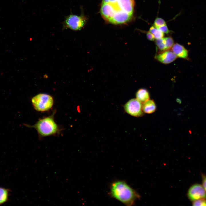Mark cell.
Segmentation results:
<instances>
[{"mask_svg":"<svg viewBox=\"0 0 206 206\" xmlns=\"http://www.w3.org/2000/svg\"><path fill=\"white\" fill-rule=\"evenodd\" d=\"M147 38L148 39L151 41H154L155 38L153 35L149 31L147 32L146 33Z\"/></svg>","mask_w":206,"mask_h":206,"instance_id":"20","label":"cell"},{"mask_svg":"<svg viewBox=\"0 0 206 206\" xmlns=\"http://www.w3.org/2000/svg\"><path fill=\"white\" fill-rule=\"evenodd\" d=\"M171 48L172 51L177 57L188 60V51L183 45L176 43L173 45Z\"/></svg>","mask_w":206,"mask_h":206,"instance_id":"9","label":"cell"},{"mask_svg":"<svg viewBox=\"0 0 206 206\" xmlns=\"http://www.w3.org/2000/svg\"><path fill=\"white\" fill-rule=\"evenodd\" d=\"M143 111L147 114H151L154 112L156 109V106L154 101L151 100H148L143 103L142 105Z\"/></svg>","mask_w":206,"mask_h":206,"instance_id":"10","label":"cell"},{"mask_svg":"<svg viewBox=\"0 0 206 206\" xmlns=\"http://www.w3.org/2000/svg\"><path fill=\"white\" fill-rule=\"evenodd\" d=\"M55 112L51 115L39 120L33 125L25 124V126L34 128L42 137L55 134L59 131L58 126L54 120Z\"/></svg>","mask_w":206,"mask_h":206,"instance_id":"3","label":"cell"},{"mask_svg":"<svg viewBox=\"0 0 206 206\" xmlns=\"http://www.w3.org/2000/svg\"><path fill=\"white\" fill-rule=\"evenodd\" d=\"M134 5V0H102L100 13L110 23H124L132 18Z\"/></svg>","mask_w":206,"mask_h":206,"instance_id":"1","label":"cell"},{"mask_svg":"<svg viewBox=\"0 0 206 206\" xmlns=\"http://www.w3.org/2000/svg\"><path fill=\"white\" fill-rule=\"evenodd\" d=\"M155 42L158 49L160 52L167 50L164 38L156 39Z\"/></svg>","mask_w":206,"mask_h":206,"instance_id":"14","label":"cell"},{"mask_svg":"<svg viewBox=\"0 0 206 206\" xmlns=\"http://www.w3.org/2000/svg\"><path fill=\"white\" fill-rule=\"evenodd\" d=\"M136 99L142 103H143L149 99L150 96L148 90L145 88L138 90L136 93Z\"/></svg>","mask_w":206,"mask_h":206,"instance_id":"11","label":"cell"},{"mask_svg":"<svg viewBox=\"0 0 206 206\" xmlns=\"http://www.w3.org/2000/svg\"><path fill=\"white\" fill-rule=\"evenodd\" d=\"M154 35L155 39H158L163 38L164 33L154 26H152L149 31Z\"/></svg>","mask_w":206,"mask_h":206,"instance_id":"13","label":"cell"},{"mask_svg":"<svg viewBox=\"0 0 206 206\" xmlns=\"http://www.w3.org/2000/svg\"><path fill=\"white\" fill-rule=\"evenodd\" d=\"M124 110L128 114L135 117H140L143 115L142 103L137 99L129 100L124 106Z\"/></svg>","mask_w":206,"mask_h":206,"instance_id":"6","label":"cell"},{"mask_svg":"<svg viewBox=\"0 0 206 206\" xmlns=\"http://www.w3.org/2000/svg\"><path fill=\"white\" fill-rule=\"evenodd\" d=\"M8 195L9 191L7 189L0 187V205L7 201Z\"/></svg>","mask_w":206,"mask_h":206,"instance_id":"12","label":"cell"},{"mask_svg":"<svg viewBox=\"0 0 206 206\" xmlns=\"http://www.w3.org/2000/svg\"><path fill=\"white\" fill-rule=\"evenodd\" d=\"M201 176L202 178V185L206 191V175L203 174H202Z\"/></svg>","mask_w":206,"mask_h":206,"instance_id":"19","label":"cell"},{"mask_svg":"<svg viewBox=\"0 0 206 206\" xmlns=\"http://www.w3.org/2000/svg\"><path fill=\"white\" fill-rule=\"evenodd\" d=\"M31 102L35 109L38 111H47L52 107L54 100L51 96L45 94H40L34 96Z\"/></svg>","mask_w":206,"mask_h":206,"instance_id":"4","label":"cell"},{"mask_svg":"<svg viewBox=\"0 0 206 206\" xmlns=\"http://www.w3.org/2000/svg\"><path fill=\"white\" fill-rule=\"evenodd\" d=\"M154 58L162 63L168 64L174 61L177 57L172 51L168 50L160 52L156 54Z\"/></svg>","mask_w":206,"mask_h":206,"instance_id":"8","label":"cell"},{"mask_svg":"<svg viewBox=\"0 0 206 206\" xmlns=\"http://www.w3.org/2000/svg\"><path fill=\"white\" fill-rule=\"evenodd\" d=\"M187 196L191 201L206 199V191L202 185L195 184L191 186L188 191Z\"/></svg>","mask_w":206,"mask_h":206,"instance_id":"7","label":"cell"},{"mask_svg":"<svg viewBox=\"0 0 206 206\" xmlns=\"http://www.w3.org/2000/svg\"><path fill=\"white\" fill-rule=\"evenodd\" d=\"M166 24L165 21L162 18L158 17L155 20L154 23V26L157 28Z\"/></svg>","mask_w":206,"mask_h":206,"instance_id":"16","label":"cell"},{"mask_svg":"<svg viewBox=\"0 0 206 206\" xmlns=\"http://www.w3.org/2000/svg\"><path fill=\"white\" fill-rule=\"evenodd\" d=\"M110 195L112 198L127 206H131L139 198V195L125 181H114L110 187Z\"/></svg>","mask_w":206,"mask_h":206,"instance_id":"2","label":"cell"},{"mask_svg":"<svg viewBox=\"0 0 206 206\" xmlns=\"http://www.w3.org/2000/svg\"><path fill=\"white\" fill-rule=\"evenodd\" d=\"M86 21L83 16L70 13L65 17L64 21L62 23V29H69L75 31L80 30L84 26Z\"/></svg>","mask_w":206,"mask_h":206,"instance_id":"5","label":"cell"},{"mask_svg":"<svg viewBox=\"0 0 206 206\" xmlns=\"http://www.w3.org/2000/svg\"><path fill=\"white\" fill-rule=\"evenodd\" d=\"M167 50H169L172 48L174 44V40L171 37H164Z\"/></svg>","mask_w":206,"mask_h":206,"instance_id":"15","label":"cell"},{"mask_svg":"<svg viewBox=\"0 0 206 206\" xmlns=\"http://www.w3.org/2000/svg\"><path fill=\"white\" fill-rule=\"evenodd\" d=\"M157 29L164 33L168 34L170 32L166 24L159 27Z\"/></svg>","mask_w":206,"mask_h":206,"instance_id":"18","label":"cell"},{"mask_svg":"<svg viewBox=\"0 0 206 206\" xmlns=\"http://www.w3.org/2000/svg\"><path fill=\"white\" fill-rule=\"evenodd\" d=\"M193 206H206V199H201L193 201Z\"/></svg>","mask_w":206,"mask_h":206,"instance_id":"17","label":"cell"}]
</instances>
